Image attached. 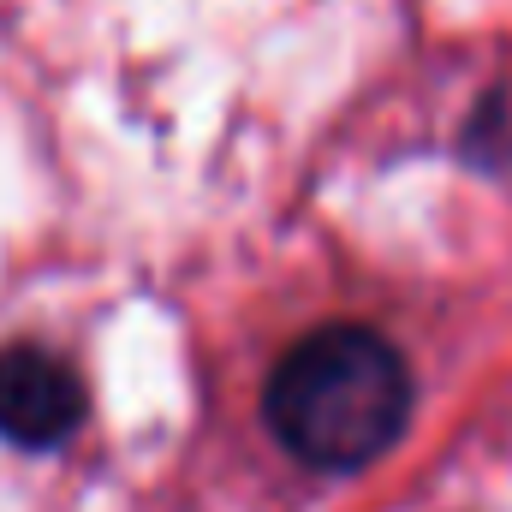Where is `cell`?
Returning a JSON list of instances; mask_svg holds the SVG:
<instances>
[{
	"mask_svg": "<svg viewBox=\"0 0 512 512\" xmlns=\"http://www.w3.org/2000/svg\"><path fill=\"white\" fill-rule=\"evenodd\" d=\"M274 441L310 471H364L411 423V370L364 322L304 334L262 387Z\"/></svg>",
	"mask_w": 512,
	"mask_h": 512,
	"instance_id": "6da1fadb",
	"label": "cell"
},
{
	"mask_svg": "<svg viewBox=\"0 0 512 512\" xmlns=\"http://www.w3.org/2000/svg\"><path fill=\"white\" fill-rule=\"evenodd\" d=\"M90 411L84 376L48 346H0V441L48 453L78 435Z\"/></svg>",
	"mask_w": 512,
	"mask_h": 512,
	"instance_id": "7a4b0ae2",
	"label": "cell"
},
{
	"mask_svg": "<svg viewBox=\"0 0 512 512\" xmlns=\"http://www.w3.org/2000/svg\"><path fill=\"white\" fill-rule=\"evenodd\" d=\"M465 149H471V161H483V167H507L512 161V84L495 90V96H483V108H477L471 126H465Z\"/></svg>",
	"mask_w": 512,
	"mask_h": 512,
	"instance_id": "3957f363",
	"label": "cell"
}]
</instances>
